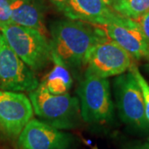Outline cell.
I'll list each match as a JSON object with an SVG mask.
<instances>
[{"label": "cell", "mask_w": 149, "mask_h": 149, "mask_svg": "<svg viewBox=\"0 0 149 149\" xmlns=\"http://www.w3.org/2000/svg\"><path fill=\"white\" fill-rule=\"evenodd\" d=\"M80 20H57L50 26L52 51L67 66L85 65L87 55L96 43L108 37L97 24Z\"/></svg>", "instance_id": "obj_1"}, {"label": "cell", "mask_w": 149, "mask_h": 149, "mask_svg": "<svg viewBox=\"0 0 149 149\" xmlns=\"http://www.w3.org/2000/svg\"><path fill=\"white\" fill-rule=\"evenodd\" d=\"M33 111L38 118L57 129H71L80 123L79 99L66 93L54 95L43 83L29 93Z\"/></svg>", "instance_id": "obj_2"}, {"label": "cell", "mask_w": 149, "mask_h": 149, "mask_svg": "<svg viewBox=\"0 0 149 149\" xmlns=\"http://www.w3.org/2000/svg\"><path fill=\"white\" fill-rule=\"evenodd\" d=\"M0 32L11 49L34 72L41 71L52 61L50 40L41 32L8 23L0 26Z\"/></svg>", "instance_id": "obj_3"}, {"label": "cell", "mask_w": 149, "mask_h": 149, "mask_svg": "<svg viewBox=\"0 0 149 149\" xmlns=\"http://www.w3.org/2000/svg\"><path fill=\"white\" fill-rule=\"evenodd\" d=\"M80 114L88 123H105L113 118V103L107 78L86 70L77 90Z\"/></svg>", "instance_id": "obj_4"}, {"label": "cell", "mask_w": 149, "mask_h": 149, "mask_svg": "<svg viewBox=\"0 0 149 149\" xmlns=\"http://www.w3.org/2000/svg\"><path fill=\"white\" fill-rule=\"evenodd\" d=\"M113 91L120 118L136 131L148 133L144 102L139 84L129 71L121 74L113 81Z\"/></svg>", "instance_id": "obj_5"}, {"label": "cell", "mask_w": 149, "mask_h": 149, "mask_svg": "<svg viewBox=\"0 0 149 149\" xmlns=\"http://www.w3.org/2000/svg\"><path fill=\"white\" fill-rule=\"evenodd\" d=\"M39 85L35 72L17 56L0 32V90L30 93Z\"/></svg>", "instance_id": "obj_6"}, {"label": "cell", "mask_w": 149, "mask_h": 149, "mask_svg": "<svg viewBox=\"0 0 149 149\" xmlns=\"http://www.w3.org/2000/svg\"><path fill=\"white\" fill-rule=\"evenodd\" d=\"M132 56L109 37L97 42L87 55V70L101 77L123 74L133 64Z\"/></svg>", "instance_id": "obj_7"}, {"label": "cell", "mask_w": 149, "mask_h": 149, "mask_svg": "<svg viewBox=\"0 0 149 149\" xmlns=\"http://www.w3.org/2000/svg\"><path fill=\"white\" fill-rule=\"evenodd\" d=\"M30 99L22 93L0 91V128L11 138H18L33 118Z\"/></svg>", "instance_id": "obj_8"}, {"label": "cell", "mask_w": 149, "mask_h": 149, "mask_svg": "<svg viewBox=\"0 0 149 149\" xmlns=\"http://www.w3.org/2000/svg\"><path fill=\"white\" fill-rule=\"evenodd\" d=\"M101 27L107 37L123 48L133 58L149 59L148 41L135 20L119 15L113 22Z\"/></svg>", "instance_id": "obj_9"}, {"label": "cell", "mask_w": 149, "mask_h": 149, "mask_svg": "<svg viewBox=\"0 0 149 149\" xmlns=\"http://www.w3.org/2000/svg\"><path fill=\"white\" fill-rule=\"evenodd\" d=\"M73 140L71 134L32 118L20 133L18 144L22 149H67Z\"/></svg>", "instance_id": "obj_10"}, {"label": "cell", "mask_w": 149, "mask_h": 149, "mask_svg": "<svg viewBox=\"0 0 149 149\" xmlns=\"http://www.w3.org/2000/svg\"><path fill=\"white\" fill-rule=\"evenodd\" d=\"M64 14L70 19L100 26L111 23L119 16L104 0H67Z\"/></svg>", "instance_id": "obj_11"}, {"label": "cell", "mask_w": 149, "mask_h": 149, "mask_svg": "<svg viewBox=\"0 0 149 149\" xmlns=\"http://www.w3.org/2000/svg\"><path fill=\"white\" fill-rule=\"evenodd\" d=\"M11 23L34 28L47 37L45 24L47 7L44 0H13Z\"/></svg>", "instance_id": "obj_12"}, {"label": "cell", "mask_w": 149, "mask_h": 149, "mask_svg": "<svg viewBox=\"0 0 149 149\" xmlns=\"http://www.w3.org/2000/svg\"><path fill=\"white\" fill-rule=\"evenodd\" d=\"M52 61L53 62V67L47 74L42 83L52 94H66L70 90L73 83L68 66L53 52L52 54Z\"/></svg>", "instance_id": "obj_13"}, {"label": "cell", "mask_w": 149, "mask_h": 149, "mask_svg": "<svg viewBox=\"0 0 149 149\" xmlns=\"http://www.w3.org/2000/svg\"><path fill=\"white\" fill-rule=\"evenodd\" d=\"M111 8L121 16L137 19L149 11V0H113Z\"/></svg>", "instance_id": "obj_14"}, {"label": "cell", "mask_w": 149, "mask_h": 149, "mask_svg": "<svg viewBox=\"0 0 149 149\" xmlns=\"http://www.w3.org/2000/svg\"><path fill=\"white\" fill-rule=\"evenodd\" d=\"M129 71L133 74L134 78L136 79L139 87H140L143 99L146 117L149 122V84L148 83V81L145 80V78L142 75V74L140 73L139 68L134 64L131 65V67L129 68Z\"/></svg>", "instance_id": "obj_15"}, {"label": "cell", "mask_w": 149, "mask_h": 149, "mask_svg": "<svg viewBox=\"0 0 149 149\" xmlns=\"http://www.w3.org/2000/svg\"><path fill=\"white\" fill-rule=\"evenodd\" d=\"M13 0H0V26L11 23V4Z\"/></svg>", "instance_id": "obj_16"}, {"label": "cell", "mask_w": 149, "mask_h": 149, "mask_svg": "<svg viewBox=\"0 0 149 149\" xmlns=\"http://www.w3.org/2000/svg\"><path fill=\"white\" fill-rule=\"evenodd\" d=\"M135 21L139 24L144 36L146 37L149 42V11L138 17L137 19H135Z\"/></svg>", "instance_id": "obj_17"}, {"label": "cell", "mask_w": 149, "mask_h": 149, "mask_svg": "<svg viewBox=\"0 0 149 149\" xmlns=\"http://www.w3.org/2000/svg\"><path fill=\"white\" fill-rule=\"evenodd\" d=\"M124 149H149V141L131 143L127 144Z\"/></svg>", "instance_id": "obj_18"}, {"label": "cell", "mask_w": 149, "mask_h": 149, "mask_svg": "<svg viewBox=\"0 0 149 149\" xmlns=\"http://www.w3.org/2000/svg\"><path fill=\"white\" fill-rule=\"evenodd\" d=\"M59 11L65 13L67 9V0H50Z\"/></svg>", "instance_id": "obj_19"}, {"label": "cell", "mask_w": 149, "mask_h": 149, "mask_svg": "<svg viewBox=\"0 0 149 149\" xmlns=\"http://www.w3.org/2000/svg\"><path fill=\"white\" fill-rule=\"evenodd\" d=\"M104 1L106 2V3L108 4V5H109L110 7H111L112 3H113V0H104Z\"/></svg>", "instance_id": "obj_20"}, {"label": "cell", "mask_w": 149, "mask_h": 149, "mask_svg": "<svg viewBox=\"0 0 149 149\" xmlns=\"http://www.w3.org/2000/svg\"><path fill=\"white\" fill-rule=\"evenodd\" d=\"M92 149H99V148H98V147H97V146H94V147L92 148Z\"/></svg>", "instance_id": "obj_21"}, {"label": "cell", "mask_w": 149, "mask_h": 149, "mask_svg": "<svg viewBox=\"0 0 149 149\" xmlns=\"http://www.w3.org/2000/svg\"></svg>", "instance_id": "obj_22"}]
</instances>
